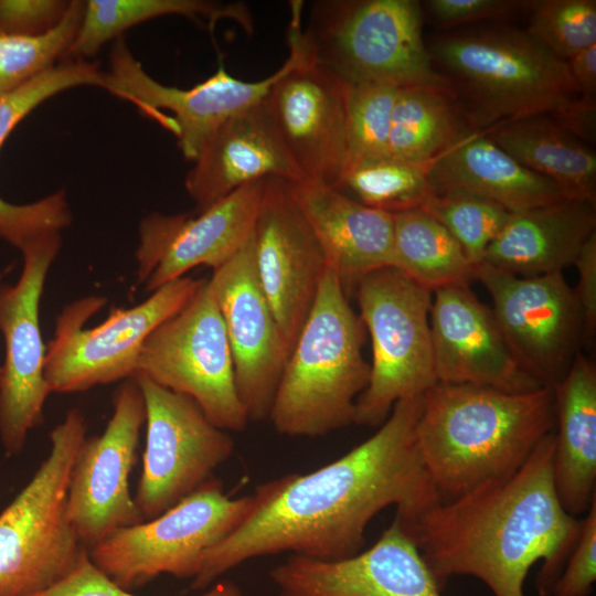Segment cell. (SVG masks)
Masks as SVG:
<instances>
[{"label": "cell", "instance_id": "35", "mask_svg": "<svg viewBox=\"0 0 596 596\" xmlns=\"http://www.w3.org/2000/svg\"><path fill=\"white\" fill-rule=\"evenodd\" d=\"M421 210L438 221L476 265L511 215L496 202L468 193L434 194Z\"/></svg>", "mask_w": 596, "mask_h": 596}, {"label": "cell", "instance_id": "12", "mask_svg": "<svg viewBox=\"0 0 596 596\" xmlns=\"http://www.w3.org/2000/svg\"><path fill=\"white\" fill-rule=\"evenodd\" d=\"M136 374L191 397L226 432L247 427L225 326L207 279L182 309L147 337Z\"/></svg>", "mask_w": 596, "mask_h": 596}, {"label": "cell", "instance_id": "30", "mask_svg": "<svg viewBox=\"0 0 596 596\" xmlns=\"http://www.w3.org/2000/svg\"><path fill=\"white\" fill-rule=\"evenodd\" d=\"M470 132L451 88H398L387 145V157L432 162Z\"/></svg>", "mask_w": 596, "mask_h": 596}, {"label": "cell", "instance_id": "32", "mask_svg": "<svg viewBox=\"0 0 596 596\" xmlns=\"http://www.w3.org/2000/svg\"><path fill=\"white\" fill-rule=\"evenodd\" d=\"M393 216L394 268L432 292L476 279L479 265L433 216L421 209Z\"/></svg>", "mask_w": 596, "mask_h": 596}, {"label": "cell", "instance_id": "41", "mask_svg": "<svg viewBox=\"0 0 596 596\" xmlns=\"http://www.w3.org/2000/svg\"><path fill=\"white\" fill-rule=\"evenodd\" d=\"M427 3L435 20L445 28L503 19L528 6V1L520 0H430Z\"/></svg>", "mask_w": 596, "mask_h": 596}, {"label": "cell", "instance_id": "13", "mask_svg": "<svg viewBox=\"0 0 596 596\" xmlns=\"http://www.w3.org/2000/svg\"><path fill=\"white\" fill-rule=\"evenodd\" d=\"M146 411V446L134 497L143 519L151 520L214 478L234 453V440L213 424L189 396L145 375L132 376Z\"/></svg>", "mask_w": 596, "mask_h": 596}, {"label": "cell", "instance_id": "36", "mask_svg": "<svg viewBox=\"0 0 596 596\" xmlns=\"http://www.w3.org/2000/svg\"><path fill=\"white\" fill-rule=\"evenodd\" d=\"M397 92V87L387 85L350 84L345 173L362 163L387 157Z\"/></svg>", "mask_w": 596, "mask_h": 596}, {"label": "cell", "instance_id": "17", "mask_svg": "<svg viewBox=\"0 0 596 596\" xmlns=\"http://www.w3.org/2000/svg\"><path fill=\"white\" fill-rule=\"evenodd\" d=\"M207 283L225 326L240 400L251 422L266 421L289 352L257 276L253 231Z\"/></svg>", "mask_w": 596, "mask_h": 596}, {"label": "cell", "instance_id": "18", "mask_svg": "<svg viewBox=\"0 0 596 596\" xmlns=\"http://www.w3.org/2000/svg\"><path fill=\"white\" fill-rule=\"evenodd\" d=\"M257 276L290 353L327 268L323 251L288 181L267 178L253 227Z\"/></svg>", "mask_w": 596, "mask_h": 596}, {"label": "cell", "instance_id": "23", "mask_svg": "<svg viewBox=\"0 0 596 596\" xmlns=\"http://www.w3.org/2000/svg\"><path fill=\"white\" fill-rule=\"evenodd\" d=\"M266 178L304 181L264 99L216 129L200 150L184 184L199 213Z\"/></svg>", "mask_w": 596, "mask_h": 596}, {"label": "cell", "instance_id": "19", "mask_svg": "<svg viewBox=\"0 0 596 596\" xmlns=\"http://www.w3.org/2000/svg\"><path fill=\"white\" fill-rule=\"evenodd\" d=\"M266 179L248 183L193 215L146 216L139 226L137 283L153 292L196 266L215 270L225 264L253 231Z\"/></svg>", "mask_w": 596, "mask_h": 596}, {"label": "cell", "instance_id": "6", "mask_svg": "<svg viewBox=\"0 0 596 596\" xmlns=\"http://www.w3.org/2000/svg\"><path fill=\"white\" fill-rule=\"evenodd\" d=\"M302 36L309 56L350 84L451 88L424 43L418 1L317 0Z\"/></svg>", "mask_w": 596, "mask_h": 596}, {"label": "cell", "instance_id": "16", "mask_svg": "<svg viewBox=\"0 0 596 596\" xmlns=\"http://www.w3.org/2000/svg\"><path fill=\"white\" fill-rule=\"evenodd\" d=\"M113 406L103 434L82 445L70 478L67 515L86 549L143 521L129 490L146 419L143 397L134 379L115 392Z\"/></svg>", "mask_w": 596, "mask_h": 596}, {"label": "cell", "instance_id": "10", "mask_svg": "<svg viewBox=\"0 0 596 596\" xmlns=\"http://www.w3.org/2000/svg\"><path fill=\"white\" fill-rule=\"evenodd\" d=\"M206 279L181 277L128 309L115 308L99 324L87 320L106 304L88 296L64 307L46 347L44 375L51 393H78L132 377L147 337L182 309Z\"/></svg>", "mask_w": 596, "mask_h": 596}, {"label": "cell", "instance_id": "44", "mask_svg": "<svg viewBox=\"0 0 596 596\" xmlns=\"http://www.w3.org/2000/svg\"><path fill=\"white\" fill-rule=\"evenodd\" d=\"M571 76L579 93L586 97L596 92V44H593L566 60Z\"/></svg>", "mask_w": 596, "mask_h": 596}, {"label": "cell", "instance_id": "31", "mask_svg": "<svg viewBox=\"0 0 596 596\" xmlns=\"http://www.w3.org/2000/svg\"><path fill=\"white\" fill-rule=\"evenodd\" d=\"M162 15H184L235 21L247 33L254 30L248 7L243 2L204 0H88L77 34L64 55L81 57L94 54L108 40L126 29Z\"/></svg>", "mask_w": 596, "mask_h": 596}, {"label": "cell", "instance_id": "20", "mask_svg": "<svg viewBox=\"0 0 596 596\" xmlns=\"http://www.w3.org/2000/svg\"><path fill=\"white\" fill-rule=\"evenodd\" d=\"M280 74L281 67L264 79L246 82L220 64L204 82L182 89L152 78L120 40L111 51L103 88L134 103L155 119L163 110L171 111L164 127L177 137L184 158L194 161L220 126L265 99Z\"/></svg>", "mask_w": 596, "mask_h": 596}, {"label": "cell", "instance_id": "27", "mask_svg": "<svg viewBox=\"0 0 596 596\" xmlns=\"http://www.w3.org/2000/svg\"><path fill=\"white\" fill-rule=\"evenodd\" d=\"M556 433L552 475L557 497L577 518L596 500V366L581 352L553 387Z\"/></svg>", "mask_w": 596, "mask_h": 596}, {"label": "cell", "instance_id": "22", "mask_svg": "<svg viewBox=\"0 0 596 596\" xmlns=\"http://www.w3.org/2000/svg\"><path fill=\"white\" fill-rule=\"evenodd\" d=\"M429 324L437 383L520 393L542 387L517 361L491 308L468 284L436 289Z\"/></svg>", "mask_w": 596, "mask_h": 596}, {"label": "cell", "instance_id": "39", "mask_svg": "<svg viewBox=\"0 0 596 596\" xmlns=\"http://www.w3.org/2000/svg\"><path fill=\"white\" fill-rule=\"evenodd\" d=\"M38 596H137L104 574L91 560L86 549L74 571L62 582ZM198 596H244L233 582L214 584Z\"/></svg>", "mask_w": 596, "mask_h": 596}, {"label": "cell", "instance_id": "7", "mask_svg": "<svg viewBox=\"0 0 596 596\" xmlns=\"http://www.w3.org/2000/svg\"><path fill=\"white\" fill-rule=\"evenodd\" d=\"M87 421L70 409L50 434L51 449L0 513V596H38L66 578L86 547L67 515L73 465Z\"/></svg>", "mask_w": 596, "mask_h": 596}, {"label": "cell", "instance_id": "43", "mask_svg": "<svg viewBox=\"0 0 596 596\" xmlns=\"http://www.w3.org/2000/svg\"><path fill=\"white\" fill-rule=\"evenodd\" d=\"M595 98L578 96L562 113L552 118L582 141L595 140Z\"/></svg>", "mask_w": 596, "mask_h": 596}, {"label": "cell", "instance_id": "24", "mask_svg": "<svg viewBox=\"0 0 596 596\" xmlns=\"http://www.w3.org/2000/svg\"><path fill=\"white\" fill-rule=\"evenodd\" d=\"M288 185L345 294L368 274L393 267V214L365 206L330 185L305 181Z\"/></svg>", "mask_w": 596, "mask_h": 596}, {"label": "cell", "instance_id": "5", "mask_svg": "<svg viewBox=\"0 0 596 596\" xmlns=\"http://www.w3.org/2000/svg\"><path fill=\"white\" fill-rule=\"evenodd\" d=\"M365 327L327 265L311 310L286 361L268 419L290 437H319L354 424L370 379Z\"/></svg>", "mask_w": 596, "mask_h": 596}, {"label": "cell", "instance_id": "4", "mask_svg": "<svg viewBox=\"0 0 596 596\" xmlns=\"http://www.w3.org/2000/svg\"><path fill=\"white\" fill-rule=\"evenodd\" d=\"M470 131L556 116L582 94L567 64L526 31L493 28L438 38L430 47Z\"/></svg>", "mask_w": 596, "mask_h": 596}, {"label": "cell", "instance_id": "14", "mask_svg": "<svg viewBox=\"0 0 596 596\" xmlns=\"http://www.w3.org/2000/svg\"><path fill=\"white\" fill-rule=\"evenodd\" d=\"M60 247V233L31 241L20 249L23 268L17 283L0 285V331L6 349L0 383V439L7 456L23 450L29 432L43 421V407L51 394L44 375L46 347L39 310L46 276Z\"/></svg>", "mask_w": 596, "mask_h": 596}, {"label": "cell", "instance_id": "34", "mask_svg": "<svg viewBox=\"0 0 596 596\" xmlns=\"http://www.w3.org/2000/svg\"><path fill=\"white\" fill-rule=\"evenodd\" d=\"M84 12L82 1H71L61 19L36 34L0 30V96L53 67L64 55L79 29Z\"/></svg>", "mask_w": 596, "mask_h": 596}, {"label": "cell", "instance_id": "3", "mask_svg": "<svg viewBox=\"0 0 596 596\" xmlns=\"http://www.w3.org/2000/svg\"><path fill=\"white\" fill-rule=\"evenodd\" d=\"M554 428L552 387L511 393L436 383L423 395L415 437L445 502L513 475Z\"/></svg>", "mask_w": 596, "mask_h": 596}, {"label": "cell", "instance_id": "2", "mask_svg": "<svg viewBox=\"0 0 596 596\" xmlns=\"http://www.w3.org/2000/svg\"><path fill=\"white\" fill-rule=\"evenodd\" d=\"M554 444L552 432L513 475L400 523L440 587L453 576L468 575L494 596H524L525 577L542 561L536 588L540 596H551L582 525L555 491Z\"/></svg>", "mask_w": 596, "mask_h": 596}, {"label": "cell", "instance_id": "25", "mask_svg": "<svg viewBox=\"0 0 596 596\" xmlns=\"http://www.w3.org/2000/svg\"><path fill=\"white\" fill-rule=\"evenodd\" d=\"M428 177L434 194L478 195L511 214L574 199L555 182L519 163L485 132L464 136L433 161Z\"/></svg>", "mask_w": 596, "mask_h": 596}, {"label": "cell", "instance_id": "26", "mask_svg": "<svg viewBox=\"0 0 596 596\" xmlns=\"http://www.w3.org/2000/svg\"><path fill=\"white\" fill-rule=\"evenodd\" d=\"M596 227V202L567 199L514 213L482 263L520 277L563 272Z\"/></svg>", "mask_w": 596, "mask_h": 596}, {"label": "cell", "instance_id": "38", "mask_svg": "<svg viewBox=\"0 0 596 596\" xmlns=\"http://www.w3.org/2000/svg\"><path fill=\"white\" fill-rule=\"evenodd\" d=\"M596 581V500L582 520L579 535L551 596H589Z\"/></svg>", "mask_w": 596, "mask_h": 596}, {"label": "cell", "instance_id": "1", "mask_svg": "<svg viewBox=\"0 0 596 596\" xmlns=\"http://www.w3.org/2000/svg\"><path fill=\"white\" fill-rule=\"evenodd\" d=\"M423 395L395 403L374 435L334 461L257 486L254 511L205 552L191 588L203 590L249 560L284 552L321 561L355 555L383 509L394 505L406 525L440 502L415 437Z\"/></svg>", "mask_w": 596, "mask_h": 596}, {"label": "cell", "instance_id": "21", "mask_svg": "<svg viewBox=\"0 0 596 596\" xmlns=\"http://www.w3.org/2000/svg\"><path fill=\"white\" fill-rule=\"evenodd\" d=\"M268 575L279 596H443L415 541L396 519L363 552L338 561L290 554Z\"/></svg>", "mask_w": 596, "mask_h": 596}, {"label": "cell", "instance_id": "9", "mask_svg": "<svg viewBox=\"0 0 596 596\" xmlns=\"http://www.w3.org/2000/svg\"><path fill=\"white\" fill-rule=\"evenodd\" d=\"M256 504L255 492L231 498L214 477L159 517L116 531L88 554L127 590L162 574L193 579L205 552L241 526Z\"/></svg>", "mask_w": 596, "mask_h": 596}, {"label": "cell", "instance_id": "33", "mask_svg": "<svg viewBox=\"0 0 596 596\" xmlns=\"http://www.w3.org/2000/svg\"><path fill=\"white\" fill-rule=\"evenodd\" d=\"M432 162H409L385 157L348 171L337 189L352 193L365 206L390 214L421 209L434 195Z\"/></svg>", "mask_w": 596, "mask_h": 596}, {"label": "cell", "instance_id": "8", "mask_svg": "<svg viewBox=\"0 0 596 596\" xmlns=\"http://www.w3.org/2000/svg\"><path fill=\"white\" fill-rule=\"evenodd\" d=\"M360 319L372 341L365 390L354 424L380 427L401 400L437 383L429 324L433 292L394 267L376 269L355 287Z\"/></svg>", "mask_w": 596, "mask_h": 596}, {"label": "cell", "instance_id": "42", "mask_svg": "<svg viewBox=\"0 0 596 596\" xmlns=\"http://www.w3.org/2000/svg\"><path fill=\"white\" fill-rule=\"evenodd\" d=\"M574 265L578 285L574 289L583 321V341L592 344L596 332V232L583 244Z\"/></svg>", "mask_w": 596, "mask_h": 596}, {"label": "cell", "instance_id": "37", "mask_svg": "<svg viewBox=\"0 0 596 596\" xmlns=\"http://www.w3.org/2000/svg\"><path fill=\"white\" fill-rule=\"evenodd\" d=\"M526 9V32L563 61L596 44L595 0H531Z\"/></svg>", "mask_w": 596, "mask_h": 596}, {"label": "cell", "instance_id": "15", "mask_svg": "<svg viewBox=\"0 0 596 596\" xmlns=\"http://www.w3.org/2000/svg\"><path fill=\"white\" fill-rule=\"evenodd\" d=\"M476 279L490 294L491 310L517 361L542 386L553 387L583 342L581 310L563 273L520 277L481 263Z\"/></svg>", "mask_w": 596, "mask_h": 596}, {"label": "cell", "instance_id": "28", "mask_svg": "<svg viewBox=\"0 0 596 596\" xmlns=\"http://www.w3.org/2000/svg\"><path fill=\"white\" fill-rule=\"evenodd\" d=\"M104 79L105 72H100L95 64L76 61L53 66L1 95L0 147L14 126L46 98L74 86L104 87ZM71 221L64 191L24 205L10 204L0 198V238L19 249L42 235L60 233Z\"/></svg>", "mask_w": 596, "mask_h": 596}, {"label": "cell", "instance_id": "29", "mask_svg": "<svg viewBox=\"0 0 596 596\" xmlns=\"http://www.w3.org/2000/svg\"><path fill=\"white\" fill-rule=\"evenodd\" d=\"M525 168L572 198L596 202V155L550 116L504 123L483 131Z\"/></svg>", "mask_w": 596, "mask_h": 596}, {"label": "cell", "instance_id": "11", "mask_svg": "<svg viewBox=\"0 0 596 596\" xmlns=\"http://www.w3.org/2000/svg\"><path fill=\"white\" fill-rule=\"evenodd\" d=\"M302 9L290 2L289 55L265 103L304 181L337 188L348 166L350 83L307 53Z\"/></svg>", "mask_w": 596, "mask_h": 596}, {"label": "cell", "instance_id": "45", "mask_svg": "<svg viewBox=\"0 0 596 596\" xmlns=\"http://www.w3.org/2000/svg\"><path fill=\"white\" fill-rule=\"evenodd\" d=\"M1 376H2V369L0 366V383H1Z\"/></svg>", "mask_w": 596, "mask_h": 596}, {"label": "cell", "instance_id": "40", "mask_svg": "<svg viewBox=\"0 0 596 596\" xmlns=\"http://www.w3.org/2000/svg\"><path fill=\"white\" fill-rule=\"evenodd\" d=\"M68 2L56 0H0V30L36 34L53 26Z\"/></svg>", "mask_w": 596, "mask_h": 596}]
</instances>
